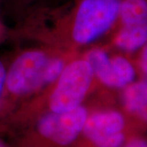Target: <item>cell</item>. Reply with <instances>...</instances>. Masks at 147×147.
<instances>
[{"label": "cell", "instance_id": "1", "mask_svg": "<svg viewBox=\"0 0 147 147\" xmlns=\"http://www.w3.org/2000/svg\"><path fill=\"white\" fill-rule=\"evenodd\" d=\"M65 66L64 59L51 57L42 50H30L18 55L7 67L0 100V121L13 110L17 100L53 84Z\"/></svg>", "mask_w": 147, "mask_h": 147}, {"label": "cell", "instance_id": "2", "mask_svg": "<svg viewBox=\"0 0 147 147\" xmlns=\"http://www.w3.org/2000/svg\"><path fill=\"white\" fill-rule=\"evenodd\" d=\"M90 112L81 105L66 112L42 115L22 128L16 147H70L79 137Z\"/></svg>", "mask_w": 147, "mask_h": 147}, {"label": "cell", "instance_id": "3", "mask_svg": "<svg viewBox=\"0 0 147 147\" xmlns=\"http://www.w3.org/2000/svg\"><path fill=\"white\" fill-rule=\"evenodd\" d=\"M121 0H76L69 18L72 38L88 45L115 26Z\"/></svg>", "mask_w": 147, "mask_h": 147}, {"label": "cell", "instance_id": "4", "mask_svg": "<svg viewBox=\"0 0 147 147\" xmlns=\"http://www.w3.org/2000/svg\"><path fill=\"white\" fill-rule=\"evenodd\" d=\"M140 135L127 117L115 108L91 111L77 140L70 147H120Z\"/></svg>", "mask_w": 147, "mask_h": 147}, {"label": "cell", "instance_id": "5", "mask_svg": "<svg viewBox=\"0 0 147 147\" xmlns=\"http://www.w3.org/2000/svg\"><path fill=\"white\" fill-rule=\"evenodd\" d=\"M116 25L115 47L127 53L138 52L147 41V0H121Z\"/></svg>", "mask_w": 147, "mask_h": 147}, {"label": "cell", "instance_id": "6", "mask_svg": "<svg viewBox=\"0 0 147 147\" xmlns=\"http://www.w3.org/2000/svg\"><path fill=\"white\" fill-rule=\"evenodd\" d=\"M85 60L89 63L95 78L107 88L123 89L136 79V68L126 57H110L103 49L94 48L87 53Z\"/></svg>", "mask_w": 147, "mask_h": 147}, {"label": "cell", "instance_id": "7", "mask_svg": "<svg viewBox=\"0 0 147 147\" xmlns=\"http://www.w3.org/2000/svg\"><path fill=\"white\" fill-rule=\"evenodd\" d=\"M139 134L147 131V80L141 79L122 89L121 109Z\"/></svg>", "mask_w": 147, "mask_h": 147}, {"label": "cell", "instance_id": "8", "mask_svg": "<svg viewBox=\"0 0 147 147\" xmlns=\"http://www.w3.org/2000/svg\"><path fill=\"white\" fill-rule=\"evenodd\" d=\"M137 56V69L142 75V79L147 80V41L138 51Z\"/></svg>", "mask_w": 147, "mask_h": 147}, {"label": "cell", "instance_id": "9", "mask_svg": "<svg viewBox=\"0 0 147 147\" xmlns=\"http://www.w3.org/2000/svg\"><path fill=\"white\" fill-rule=\"evenodd\" d=\"M120 147H147V136L146 134L133 136Z\"/></svg>", "mask_w": 147, "mask_h": 147}, {"label": "cell", "instance_id": "10", "mask_svg": "<svg viewBox=\"0 0 147 147\" xmlns=\"http://www.w3.org/2000/svg\"><path fill=\"white\" fill-rule=\"evenodd\" d=\"M6 71H7V66H6L4 61L0 58V100L2 98L3 88H4Z\"/></svg>", "mask_w": 147, "mask_h": 147}, {"label": "cell", "instance_id": "11", "mask_svg": "<svg viewBox=\"0 0 147 147\" xmlns=\"http://www.w3.org/2000/svg\"><path fill=\"white\" fill-rule=\"evenodd\" d=\"M6 3H8L14 6H25L29 4L34 0H4Z\"/></svg>", "mask_w": 147, "mask_h": 147}, {"label": "cell", "instance_id": "12", "mask_svg": "<svg viewBox=\"0 0 147 147\" xmlns=\"http://www.w3.org/2000/svg\"><path fill=\"white\" fill-rule=\"evenodd\" d=\"M0 147H8L7 146V144H5L4 142H3L1 139H0Z\"/></svg>", "mask_w": 147, "mask_h": 147}]
</instances>
